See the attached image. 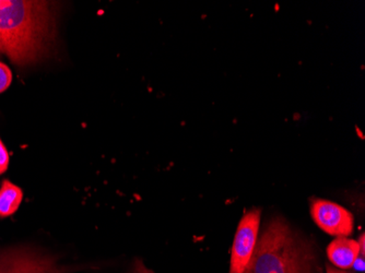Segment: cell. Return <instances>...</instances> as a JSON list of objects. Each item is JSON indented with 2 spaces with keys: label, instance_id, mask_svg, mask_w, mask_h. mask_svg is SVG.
<instances>
[{
  "label": "cell",
  "instance_id": "6da1fadb",
  "mask_svg": "<svg viewBox=\"0 0 365 273\" xmlns=\"http://www.w3.org/2000/svg\"><path fill=\"white\" fill-rule=\"evenodd\" d=\"M51 3L0 0V43L12 63L28 66L48 53L54 38Z\"/></svg>",
  "mask_w": 365,
  "mask_h": 273
},
{
  "label": "cell",
  "instance_id": "7a4b0ae2",
  "mask_svg": "<svg viewBox=\"0 0 365 273\" xmlns=\"http://www.w3.org/2000/svg\"><path fill=\"white\" fill-rule=\"evenodd\" d=\"M309 242L278 217L268 222L244 273H317Z\"/></svg>",
  "mask_w": 365,
  "mask_h": 273
},
{
  "label": "cell",
  "instance_id": "3957f363",
  "mask_svg": "<svg viewBox=\"0 0 365 273\" xmlns=\"http://www.w3.org/2000/svg\"><path fill=\"white\" fill-rule=\"evenodd\" d=\"M54 257L33 248H12L0 252V273H66Z\"/></svg>",
  "mask_w": 365,
  "mask_h": 273
},
{
  "label": "cell",
  "instance_id": "277c9868",
  "mask_svg": "<svg viewBox=\"0 0 365 273\" xmlns=\"http://www.w3.org/2000/svg\"><path fill=\"white\" fill-rule=\"evenodd\" d=\"M260 217V209L253 208L246 211L240 221L232 246L230 273L245 272L259 236Z\"/></svg>",
  "mask_w": 365,
  "mask_h": 273
},
{
  "label": "cell",
  "instance_id": "5b68a950",
  "mask_svg": "<svg viewBox=\"0 0 365 273\" xmlns=\"http://www.w3.org/2000/svg\"><path fill=\"white\" fill-rule=\"evenodd\" d=\"M314 222L329 235L349 236L354 232V219L350 211L333 201L317 199L311 206Z\"/></svg>",
  "mask_w": 365,
  "mask_h": 273
},
{
  "label": "cell",
  "instance_id": "8992f818",
  "mask_svg": "<svg viewBox=\"0 0 365 273\" xmlns=\"http://www.w3.org/2000/svg\"><path fill=\"white\" fill-rule=\"evenodd\" d=\"M360 254V246L358 241L351 238L340 237L334 239L327 247L328 259L340 270H348L352 268L354 260Z\"/></svg>",
  "mask_w": 365,
  "mask_h": 273
},
{
  "label": "cell",
  "instance_id": "52a82bcc",
  "mask_svg": "<svg viewBox=\"0 0 365 273\" xmlns=\"http://www.w3.org/2000/svg\"><path fill=\"white\" fill-rule=\"evenodd\" d=\"M24 194L19 187L9 180H4L0 188V217L14 215L21 205Z\"/></svg>",
  "mask_w": 365,
  "mask_h": 273
},
{
  "label": "cell",
  "instance_id": "ba28073f",
  "mask_svg": "<svg viewBox=\"0 0 365 273\" xmlns=\"http://www.w3.org/2000/svg\"><path fill=\"white\" fill-rule=\"evenodd\" d=\"M12 73L9 67L5 63H0V93L8 89L11 84Z\"/></svg>",
  "mask_w": 365,
  "mask_h": 273
},
{
  "label": "cell",
  "instance_id": "9c48e42d",
  "mask_svg": "<svg viewBox=\"0 0 365 273\" xmlns=\"http://www.w3.org/2000/svg\"><path fill=\"white\" fill-rule=\"evenodd\" d=\"M9 165V153L4 145L3 141L0 140V175L5 173Z\"/></svg>",
  "mask_w": 365,
  "mask_h": 273
},
{
  "label": "cell",
  "instance_id": "30bf717a",
  "mask_svg": "<svg viewBox=\"0 0 365 273\" xmlns=\"http://www.w3.org/2000/svg\"><path fill=\"white\" fill-rule=\"evenodd\" d=\"M133 273H155L151 269H148L143 260L137 259L133 267Z\"/></svg>",
  "mask_w": 365,
  "mask_h": 273
},
{
  "label": "cell",
  "instance_id": "8fae6325",
  "mask_svg": "<svg viewBox=\"0 0 365 273\" xmlns=\"http://www.w3.org/2000/svg\"><path fill=\"white\" fill-rule=\"evenodd\" d=\"M352 268L356 271H360V272H363L364 271V257L363 256H360L359 254L358 258L354 260V264H352Z\"/></svg>",
  "mask_w": 365,
  "mask_h": 273
},
{
  "label": "cell",
  "instance_id": "7c38bea8",
  "mask_svg": "<svg viewBox=\"0 0 365 273\" xmlns=\"http://www.w3.org/2000/svg\"><path fill=\"white\" fill-rule=\"evenodd\" d=\"M359 246H360V256L365 257V239L364 233L361 234L360 239L358 241Z\"/></svg>",
  "mask_w": 365,
  "mask_h": 273
},
{
  "label": "cell",
  "instance_id": "4fadbf2b",
  "mask_svg": "<svg viewBox=\"0 0 365 273\" xmlns=\"http://www.w3.org/2000/svg\"><path fill=\"white\" fill-rule=\"evenodd\" d=\"M326 271H327V273H354L350 272V271L340 270V269L335 268L333 266L326 267Z\"/></svg>",
  "mask_w": 365,
  "mask_h": 273
},
{
  "label": "cell",
  "instance_id": "5bb4252c",
  "mask_svg": "<svg viewBox=\"0 0 365 273\" xmlns=\"http://www.w3.org/2000/svg\"><path fill=\"white\" fill-rule=\"evenodd\" d=\"M3 53H4L3 46H1V43H0V54H3Z\"/></svg>",
  "mask_w": 365,
  "mask_h": 273
}]
</instances>
